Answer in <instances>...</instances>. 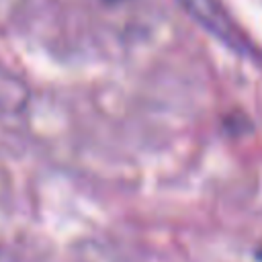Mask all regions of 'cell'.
<instances>
[{
    "label": "cell",
    "instance_id": "obj_1",
    "mask_svg": "<svg viewBox=\"0 0 262 262\" xmlns=\"http://www.w3.org/2000/svg\"><path fill=\"white\" fill-rule=\"evenodd\" d=\"M180 2L184 4V8L201 25H205L211 33H215L217 37H221L225 43H231L235 47L242 45V39L237 37V33L233 31V27L225 18V14L219 10V6L215 4V0H180Z\"/></svg>",
    "mask_w": 262,
    "mask_h": 262
},
{
    "label": "cell",
    "instance_id": "obj_2",
    "mask_svg": "<svg viewBox=\"0 0 262 262\" xmlns=\"http://www.w3.org/2000/svg\"><path fill=\"white\" fill-rule=\"evenodd\" d=\"M31 92L23 78L0 66V119L12 117L25 111Z\"/></svg>",
    "mask_w": 262,
    "mask_h": 262
}]
</instances>
